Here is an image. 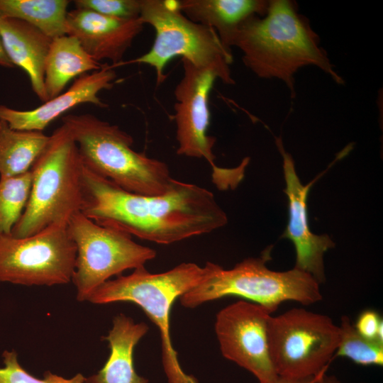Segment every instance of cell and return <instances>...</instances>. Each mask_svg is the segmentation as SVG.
Returning a JSON list of instances; mask_svg holds the SVG:
<instances>
[{
  "instance_id": "cell-25",
  "label": "cell",
  "mask_w": 383,
  "mask_h": 383,
  "mask_svg": "<svg viewBox=\"0 0 383 383\" xmlns=\"http://www.w3.org/2000/svg\"><path fill=\"white\" fill-rule=\"evenodd\" d=\"M74 4L77 9L123 19L140 18L141 8V0H76Z\"/></svg>"
},
{
  "instance_id": "cell-12",
  "label": "cell",
  "mask_w": 383,
  "mask_h": 383,
  "mask_svg": "<svg viewBox=\"0 0 383 383\" xmlns=\"http://www.w3.org/2000/svg\"><path fill=\"white\" fill-rule=\"evenodd\" d=\"M266 308L240 300L220 310L214 330L222 355L252 373L259 383H274L278 378L269 348V322Z\"/></svg>"
},
{
  "instance_id": "cell-1",
  "label": "cell",
  "mask_w": 383,
  "mask_h": 383,
  "mask_svg": "<svg viewBox=\"0 0 383 383\" xmlns=\"http://www.w3.org/2000/svg\"><path fill=\"white\" fill-rule=\"evenodd\" d=\"M82 186L84 215L157 244L208 233L228 223L213 193L196 184L174 179L165 193L143 195L121 189L84 165Z\"/></svg>"
},
{
  "instance_id": "cell-17",
  "label": "cell",
  "mask_w": 383,
  "mask_h": 383,
  "mask_svg": "<svg viewBox=\"0 0 383 383\" xmlns=\"http://www.w3.org/2000/svg\"><path fill=\"white\" fill-rule=\"evenodd\" d=\"M149 326L136 323L123 313L116 316L112 327L104 339L109 343L110 354L104 367L86 377V383H149L140 376L133 363V352L138 343L146 335Z\"/></svg>"
},
{
  "instance_id": "cell-5",
  "label": "cell",
  "mask_w": 383,
  "mask_h": 383,
  "mask_svg": "<svg viewBox=\"0 0 383 383\" xmlns=\"http://www.w3.org/2000/svg\"><path fill=\"white\" fill-rule=\"evenodd\" d=\"M271 249L267 248L259 257L245 259L230 270L207 262L203 279L179 298L180 304L193 309L233 296L259 304L272 313L284 301L306 306L321 301L320 284L309 274L294 267L284 272L267 267Z\"/></svg>"
},
{
  "instance_id": "cell-16",
  "label": "cell",
  "mask_w": 383,
  "mask_h": 383,
  "mask_svg": "<svg viewBox=\"0 0 383 383\" xmlns=\"http://www.w3.org/2000/svg\"><path fill=\"white\" fill-rule=\"evenodd\" d=\"M0 35L7 56L28 76L38 99L46 102L45 62L52 40L37 28L18 18L0 13Z\"/></svg>"
},
{
  "instance_id": "cell-24",
  "label": "cell",
  "mask_w": 383,
  "mask_h": 383,
  "mask_svg": "<svg viewBox=\"0 0 383 383\" xmlns=\"http://www.w3.org/2000/svg\"><path fill=\"white\" fill-rule=\"evenodd\" d=\"M2 357L4 366L0 367V383H86V377L79 373L65 378L48 371L43 378L35 377L20 365L15 350H4Z\"/></svg>"
},
{
  "instance_id": "cell-20",
  "label": "cell",
  "mask_w": 383,
  "mask_h": 383,
  "mask_svg": "<svg viewBox=\"0 0 383 383\" xmlns=\"http://www.w3.org/2000/svg\"><path fill=\"white\" fill-rule=\"evenodd\" d=\"M50 135L41 131H17L0 120V177L30 170L45 148Z\"/></svg>"
},
{
  "instance_id": "cell-18",
  "label": "cell",
  "mask_w": 383,
  "mask_h": 383,
  "mask_svg": "<svg viewBox=\"0 0 383 383\" xmlns=\"http://www.w3.org/2000/svg\"><path fill=\"white\" fill-rule=\"evenodd\" d=\"M183 14L191 21L213 28L223 45L231 51L234 35L248 18L263 16L270 1L178 0ZM232 52V51H231Z\"/></svg>"
},
{
  "instance_id": "cell-21",
  "label": "cell",
  "mask_w": 383,
  "mask_h": 383,
  "mask_svg": "<svg viewBox=\"0 0 383 383\" xmlns=\"http://www.w3.org/2000/svg\"><path fill=\"white\" fill-rule=\"evenodd\" d=\"M67 0H0V13L23 21L51 39L67 35Z\"/></svg>"
},
{
  "instance_id": "cell-13",
  "label": "cell",
  "mask_w": 383,
  "mask_h": 383,
  "mask_svg": "<svg viewBox=\"0 0 383 383\" xmlns=\"http://www.w3.org/2000/svg\"><path fill=\"white\" fill-rule=\"evenodd\" d=\"M276 145L283 159V172L286 182L284 192L288 198L289 220L282 238L290 240L295 248L294 268L309 274L318 283L326 281L323 257L334 248L335 243L328 235H316L309 228L307 199L310 188L323 174L304 185L296 172L291 155L286 152L281 138Z\"/></svg>"
},
{
  "instance_id": "cell-8",
  "label": "cell",
  "mask_w": 383,
  "mask_h": 383,
  "mask_svg": "<svg viewBox=\"0 0 383 383\" xmlns=\"http://www.w3.org/2000/svg\"><path fill=\"white\" fill-rule=\"evenodd\" d=\"M340 328L326 315L294 308L269 322V348L277 374L304 379L326 372L334 360Z\"/></svg>"
},
{
  "instance_id": "cell-28",
  "label": "cell",
  "mask_w": 383,
  "mask_h": 383,
  "mask_svg": "<svg viewBox=\"0 0 383 383\" xmlns=\"http://www.w3.org/2000/svg\"><path fill=\"white\" fill-rule=\"evenodd\" d=\"M0 65L6 67H14L9 57L6 55V52L4 50L2 40L0 35Z\"/></svg>"
},
{
  "instance_id": "cell-15",
  "label": "cell",
  "mask_w": 383,
  "mask_h": 383,
  "mask_svg": "<svg viewBox=\"0 0 383 383\" xmlns=\"http://www.w3.org/2000/svg\"><path fill=\"white\" fill-rule=\"evenodd\" d=\"M143 26L140 18H117L77 8L67 16V35L77 38L95 61L110 60L113 67L123 62L125 53Z\"/></svg>"
},
{
  "instance_id": "cell-22",
  "label": "cell",
  "mask_w": 383,
  "mask_h": 383,
  "mask_svg": "<svg viewBox=\"0 0 383 383\" xmlns=\"http://www.w3.org/2000/svg\"><path fill=\"white\" fill-rule=\"evenodd\" d=\"M339 328L340 340L334 359L343 357L362 366L383 365V343L361 335L347 316L341 317Z\"/></svg>"
},
{
  "instance_id": "cell-9",
  "label": "cell",
  "mask_w": 383,
  "mask_h": 383,
  "mask_svg": "<svg viewBox=\"0 0 383 383\" xmlns=\"http://www.w3.org/2000/svg\"><path fill=\"white\" fill-rule=\"evenodd\" d=\"M67 228L77 248L72 282L79 301H87L111 277L145 266L157 255L133 241L130 234L100 225L82 212L71 217Z\"/></svg>"
},
{
  "instance_id": "cell-7",
  "label": "cell",
  "mask_w": 383,
  "mask_h": 383,
  "mask_svg": "<svg viewBox=\"0 0 383 383\" xmlns=\"http://www.w3.org/2000/svg\"><path fill=\"white\" fill-rule=\"evenodd\" d=\"M140 18L154 28V43L148 52L121 65H148L154 68L157 84H160L166 78L167 63L181 56L196 66L212 70L223 83L235 84L230 68L232 52L223 45L213 28L185 16L178 0H141Z\"/></svg>"
},
{
  "instance_id": "cell-19",
  "label": "cell",
  "mask_w": 383,
  "mask_h": 383,
  "mask_svg": "<svg viewBox=\"0 0 383 383\" xmlns=\"http://www.w3.org/2000/svg\"><path fill=\"white\" fill-rule=\"evenodd\" d=\"M77 38L65 35L52 40L45 62V87L49 100L60 94L73 78L100 68Z\"/></svg>"
},
{
  "instance_id": "cell-26",
  "label": "cell",
  "mask_w": 383,
  "mask_h": 383,
  "mask_svg": "<svg viewBox=\"0 0 383 383\" xmlns=\"http://www.w3.org/2000/svg\"><path fill=\"white\" fill-rule=\"evenodd\" d=\"M354 326L363 337L383 343V321L376 311L367 309L361 312Z\"/></svg>"
},
{
  "instance_id": "cell-4",
  "label": "cell",
  "mask_w": 383,
  "mask_h": 383,
  "mask_svg": "<svg viewBox=\"0 0 383 383\" xmlns=\"http://www.w3.org/2000/svg\"><path fill=\"white\" fill-rule=\"evenodd\" d=\"M84 165L68 128L62 123L33 165L26 206L11 235L26 237L53 224H67L84 204Z\"/></svg>"
},
{
  "instance_id": "cell-29",
  "label": "cell",
  "mask_w": 383,
  "mask_h": 383,
  "mask_svg": "<svg viewBox=\"0 0 383 383\" xmlns=\"http://www.w3.org/2000/svg\"><path fill=\"white\" fill-rule=\"evenodd\" d=\"M318 383H342L335 376L327 375L326 372L323 373L319 379Z\"/></svg>"
},
{
  "instance_id": "cell-14",
  "label": "cell",
  "mask_w": 383,
  "mask_h": 383,
  "mask_svg": "<svg viewBox=\"0 0 383 383\" xmlns=\"http://www.w3.org/2000/svg\"><path fill=\"white\" fill-rule=\"evenodd\" d=\"M116 78L114 67L109 63L102 64L99 70L78 77L65 92L35 109L21 111L0 105V120L14 130L43 132L55 119L79 104L107 107L98 94L112 89Z\"/></svg>"
},
{
  "instance_id": "cell-10",
  "label": "cell",
  "mask_w": 383,
  "mask_h": 383,
  "mask_svg": "<svg viewBox=\"0 0 383 383\" xmlns=\"http://www.w3.org/2000/svg\"><path fill=\"white\" fill-rule=\"evenodd\" d=\"M77 248L67 224H53L17 238L0 234V282L53 286L72 281Z\"/></svg>"
},
{
  "instance_id": "cell-2",
  "label": "cell",
  "mask_w": 383,
  "mask_h": 383,
  "mask_svg": "<svg viewBox=\"0 0 383 383\" xmlns=\"http://www.w3.org/2000/svg\"><path fill=\"white\" fill-rule=\"evenodd\" d=\"M231 46L240 50L244 65L258 77L284 82L292 98L296 96L294 74L304 66H316L344 84L318 35L292 1H270L263 16H253L240 26Z\"/></svg>"
},
{
  "instance_id": "cell-23",
  "label": "cell",
  "mask_w": 383,
  "mask_h": 383,
  "mask_svg": "<svg viewBox=\"0 0 383 383\" xmlns=\"http://www.w3.org/2000/svg\"><path fill=\"white\" fill-rule=\"evenodd\" d=\"M32 182L30 170L0 177V234H11L28 203Z\"/></svg>"
},
{
  "instance_id": "cell-6",
  "label": "cell",
  "mask_w": 383,
  "mask_h": 383,
  "mask_svg": "<svg viewBox=\"0 0 383 383\" xmlns=\"http://www.w3.org/2000/svg\"><path fill=\"white\" fill-rule=\"evenodd\" d=\"M204 274V266L193 262H184L160 273H151L143 266L128 275L106 281L87 301L95 304L131 302L138 306L159 331L162 363L167 382L199 383L180 365L172 343L170 319L175 300L194 287Z\"/></svg>"
},
{
  "instance_id": "cell-11",
  "label": "cell",
  "mask_w": 383,
  "mask_h": 383,
  "mask_svg": "<svg viewBox=\"0 0 383 383\" xmlns=\"http://www.w3.org/2000/svg\"><path fill=\"white\" fill-rule=\"evenodd\" d=\"M183 76L174 89L177 153L204 158L211 166L213 180L218 189L234 188L244 177L242 165L233 169L215 164L213 152L216 138L208 135L210 124L209 95L216 74L208 68L196 66L182 58Z\"/></svg>"
},
{
  "instance_id": "cell-27",
  "label": "cell",
  "mask_w": 383,
  "mask_h": 383,
  "mask_svg": "<svg viewBox=\"0 0 383 383\" xmlns=\"http://www.w3.org/2000/svg\"><path fill=\"white\" fill-rule=\"evenodd\" d=\"M325 372H321L316 377L304 379L287 378L279 376L274 383H318L320 376Z\"/></svg>"
},
{
  "instance_id": "cell-3",
  "label": "cell",
  "mask_w": 383,
  "mask_h": 383,
  "mask_svg": "<svg viewBox=\"0 0 383 383\" xmlns=\"http://www.w3.org/2000/svg\"><path fill=\"white\" fill-rule=\"evenodd\" d=\"M85 167L130 192L160 195L172 186L168 166L133 149V137L90 113L62 118Z\"/></svg>"
}]
</instances>
